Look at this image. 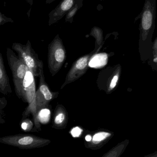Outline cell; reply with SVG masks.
Segmentation results:
<instances>
[{
    "label": "cell",
    "instance_id": "obj_23",
    "mask_svg": "<svg viewBox=\"0 0 157 157\" xmlns=\"http://www.w3.org/2000/svg\"><path fill=\"white\" fill-rule=\"evenodd\" d=\"M91 137L90 135H87L85 137V142H88L91 140Z\"/></svg>",
    "mask_w": 157,
    "mask_h": 157
},
{
    "label": "cell",
    "instance_id": "obj_8",
    "mask_svg": "<svg viewBox=\"0 0 157 157\" xmlns=\"http://www.w3.org/2000/svg\"><path fill=\"white\" fill-rule=\"evenodd\" d=\"M129 143V139H125L118 143L101 157H121L126 150Z\"/></svg>",
    "mask_w": 157,
    "mask_h": 157
},
{
    "label": "cell",
    "instance_id": "obj_9",
    "mask_svg": "<svg viewBox=\"0 0 157 157\" xmlns=\"http://www.w3.org/2000/svg\"><path fill=\"white\" fill-rule=\"evenodd\" d=\"M107 54L105 53L98 54L93 57L89 63V65L92 68H98L106 65L107 63Z\"/></svg>",
    "mask_w": 157,
    "mask_h": 157
},
{
    "label": "cell",
    "instance_id": "obj_16",
    "mask_svg": "<svg viewBox=\"0 0 157 157\" xmlns=\"http://www.w3.org/2000/svg\"><path fill=\"white\" fill-rule=\"evenodd\" d=\"M3 100H1L0 99V124H3L5 122L3 118V108L4 106L3 105Z\"/></svg>",
    "mask_w": 157,
    "mask_h": 157
},
{
    "label": "cell",
    "instance_id": "obj_6",
    "mask_svg": "<svg viewBox=\"0 0 157 157\" xmlns=\"http://www.w3.org/2000/svg\"><path fill=\"white\" fill-rule=\"evenodd\" d=\"M28 47H26L20 43H14L12 48L18 54V57L25 63L29 70L35 69L36 61L29 52Z\"/></svg>",
    "mask_w": 157,
    "mask_h": 157
},
{
    "label": "cell",
    "instance_id": "obj_15",
    "mask_svg": "<svg viewBox=\"0 0 157 157\" xmlns=\"http://www.w3.org/2000/svg\"><path fill=\"white\" fill-rule=\"evenodd\" d=\"M13 20L12 18L7 17L0 12V25H3L4 24L8 22L13 23Z\"/></svg>",
    "mask_w": 157,
    "mask_h": 157
},
{
    "label": "cell",
    "instance_id": "obj_10",
    "mask_svg": "<svg viewBox=\"0 0 157 157\" xmlns=\"http://www.w3.org/2000/svg\"><path fill=\"white\" fill-rule=\"evenodd\" d=\"M83 5L76 4L72 8H71L65 15V20L66 22L72 23L73 21L74 17L77 13V11L82 7Z\"/></svg>",
    "mask_w": 157,
    "mask_h": 157
},
{
    "label": "cell",
    "instance_id": "obj_4",
    "mask_svg": "<svg viewBox=\"0 0 157 157\" xmlns=\"http://www.w3.org/2000/svg\"><path fill=\"white\" fill-rule=\"evenodd\" d=\"M84 0H62L60 3L49 13V25L57 23L65 16L67 12L76 4L83 5Z\"/></svg>",
    "mask_w": 157,
    "mask_h": 157
},
{
    "label": "cell",
    "instance_id": "obj_11",
    "mask_svg": "<svg viewBox=\"0 0 157 157\" xmlns=\"http://www.w3.org/2000/svg\"><path fill=\"white\" fill-rule=\"evenodd\" d=\"M40 90L41 93L44 95V98L47 100H50L51 99L52 97V95L47 86L45 85H42L40 86Z\"/></svg>",
    "mask_w": 157,
    "mask_h": 157
},
{
    "label": "cell",
    "instance_id": "obj_7",
    "mask_svg": "<svg viewBox=\"0 0 157 157\" xmlns=\"http://www.w3.org/2000/svg\"><path fill=\"white\" fill-rule=\"evenodd\" d=\"M0 92L4 95L12 93L9 78L6 71L3 60L0 52Z\"/></svg>",
    "mask_w": 157,
    "mask_h": 157
},
{
    "label": "cell",
    "instance_id": "obj_22",
    "mask_svg": "<svg viewBox=\"0 0 157 157\" xmlns=\"http://www.w3.org/2000/svg\"><path fill=\"white\" fill-rule=\"evenodd\" d=\"M144 157H157V151L149 155L144 156Z\"/></svg>",
    "mask_w": 157,
    "mask_h": 157
},
{
    "label": "cell",
    "instance_id": "obj_14",
    "mask_svg": "<svg viewBox=\"0 0 157 157\" xmlns=\"http://www.w3.org/2000/svg\"><path fill=\"white\" fill-rule=\"evenodd\" d=\"M65 120V115L63 113L58 114L54 120V123L56 125H60L62 124Z\"/></svg>",
    "mask_w": 157,
    "mask_h": 157
},
{
    "label": "cell",
    "instance_id": "obj_13",
    "mask_svg": "<svg viewBox=\"0 0 157 157\" xmlns=\"http://www.w3.org/2000/svg\"><path fill=\"white\" fill-rule=\"evenodd\" d=\"M87 58L86 57L79 59L76 63V67L78 70H82L86 68L87 64Z\"/></svg>",
    "mask_w": 157,
    "mask_h": 157
},
{
    "label": "cell",
    "instance_id": "obj_19",
    "mask_svg": "<svg viewBox=\"0 0 157 157\" xmlns=\"http://www.w3.org/2000/svg\"><path fill=\"white\" fill-rule=\"evenodd\" d=\"M118 78H119L118 75H115L113 77L110 84V87L111 88H113L115 87L116 84H117V81H118Z\"/></svg>",
    "mask_w": 157,
    "mask_h": 157
},
{
    "label": "cell",
    "instance_id": "obj_1",
    "mask_svg": "<svg viewBox=\"0 0 157 157\" xmlns=\"http://www.w3.org/2000/svg\"><path fill=\"white\" fill-rule=\"evenodd\" d=\"M51 142L49 139L29 134H19L0 137V143L20 149L40 148L49 144Z\"/></svg>",
    "mask_w": 157,
    "mask_h": 157
},
{
    "label": "cell",
    "instance_id": "obj_17",
    "mask_svg": "<svg viewBox=\"0 0 157 157\" xmlns=\"http://www.w3.org/2000/svg\"><path fill=\"white\" fill-rule=\"evenodd\" d=\"M50 114V111L48 109H43L41 110L39 114V117L40 118L48 117Z\"/></svg>",
    "mask_w": 157,
    "mask_h": 157
},
{
    "label": "cell",
    "instance_id": "obj_25",
    "mask_svg": "<svg viewBox=\"0 0 157 157\" xmlns=\"http://www.w3.org/2000/svg\"><path fill=\"white\" fill-rule=\"evenodd\" d=\"M30 5L32 6L33 4V0H26Z\"/></svg>",
    "mask_w": 157,
    "mask_h": 157
},
{
    "label": "cell",
    "instance_id": "obj_18",
    "mask_svg": "<svg viewBox=\"0 0 157 157\" xmlns=\"http://www.w3.org/2000/svg\"><path fill=\"white\" fill-rule=\"evenodd\" d=\"M82 132V130L79 127H76L75 128H74L71 131V134L74 137H77V136H79Z\"/></svg>",
    "mask_w": 157,
    "mask_h": 157
},
{
    "label": "cell",
    "instance_id": "obj_5",
    "mask_svg": "<svg viewBox=\"0 0 157 157\" xmlns=\"http://www.w3.org/2000/svg\"><path fill=\"white\" fill-rule=\"evenodd\" d=\"M91 136V139L88 142H85V147L91 150H96L101 148L113 136V133L109 131H100Z\"/></svg>",
    "mask_w": 157,
    "mask_h": 157
},
{
    "label": "cell",
    "instance_id": "obj_12",
    "mask_svg": "<svg viewBox=\"0 0 157 157\" xmlns=\"http://www.w3.org/2000/svg\"><path fill=\"white\" fill-rule=\"evenodd\" d=\"M65 53L62 49H59L55 53V58L58 62L61 63L64 60Z\"/></svg>",
    "mask_w": 157,
    "mask_h": 157
},
{
    "label": "cell",
    "instance_id": "obj_24",
    "mask_svg": "<svg viewBox=\"0 0 157 157\" xmlns=\"http://www.w3.org/2000/svg\"><path fill=\"white\" fill-rule=\"evenodd\" d=\"M56 0H46V3L47 4H50Z\"/></svg>",
    "mask_w": 157,
    "mask_h": 157
},
{
    "label": "cell",
    "instance_id": "obj_3",
    "mask_svg": "<svg viewBox=\"0 0 157 157\" xmlns=\"http://www.w3.org/2000/svg\"><path fill=\"white\" fill-rule=\"evenodd\" d=\"M156 0H145L141 13L140 31L143 41L151 36L155 26Z\"/></svg>",
    "mask_w": 157,
    "mask_h": 157
},
{
    "label": "cell",
    "instance_id": "obj_2",
    "mask_svg": "<svg viewBox=\"0 0 157 157\" xmlns=\"http://www.w3.org/2000/svg\"><path fill=\"white\" fill-rule=\"evenodd\" d=\"M6 56L13 74L16 93L17 97L20 98L23 80L29 70L25 63L9 48H7Z\"/></svg>",
    "mask_w": 157,
    "mask_h": 157
},
{
    "label": "cell",
    "instance_id": "obj_21",
    "mask_svg": "<svg viewBox=\"0 0 157 157\" xmlns=\"http://www.w3.org/2000/svg\"><path fill=\"white\" fill-rule=\"evenodd\" d=\"M28 126V123L26 122H23L21 124V127L24 130H26Z\"/></svg>",
    "mask_w": 157,
    "mask_h": 157
},
{
    "label": "cell",
    "instance_id": "obj_20",
    "mask_svg": "<svg viewBox=\"0 0 157 157\" xmlns=\"http://www.w3.org/2000/svg\"><path fill=\"white\" fill-rule=\"evenodd\" d=\"M154 48L155 50V54H154V61L157 63V38L155 40L154 43Z\"/></svg>",
    "mask_w": 157,
    "mask_h": 157
}]
</instances>
